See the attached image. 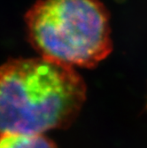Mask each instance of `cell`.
Returning a JSON list of instances; mask_svg holds the SVG:
<instances>
[{"mask_svg": "<svg viewBox=\"0 0 147 148\" xmlns=\"http://www.w3.org/2000/svg\"><path fill=\"white\" fill-rule=\"evenodd\" d=\"M76 70L42 57L0 65V134H43L70 126L86 99Z\"/></svg>", "mask_w": 147, "mask_h": 148, "instance_id": "cell-1", "label": "cell"}, {"mask_svg": "<svg viewBox=\"0 0 147 148\" xmlns=\"http://www.w3.org/2000/svg\"><path fill=\"white\" fill-rule=\"evenodd\" d=\"M40 57L72 68H94L113 50L109 12L99 0H37L25 15Z\"/></svg>", "mask_w": 147, "mask_h": 148, "instance_id": "cell-2", "label": "cell"}, {"mask_svg": "<svg viewBox=\"0 0 147 148\" xmlns=\"http://www.w3.org/2000/svg\"><path fill=\"white\" fill-rule=\"evenodd\" d=\"M0 148H58L44 134H0Z\"/></svg>", "mask_w": 147, "mask_h": 148, "instance_id": "cell-3", "label": "cell"}]
</instances>
